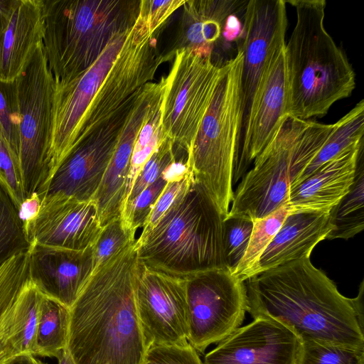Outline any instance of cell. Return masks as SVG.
<instances>
[{
  "label": "cell",
  "instance_id": "1",
  "mask_svg": "<svg viewBox=\"0 0 364 364\" xmlns=\"http://www.w3.org/2000/svg\"><path fill=\"white\" fill-rule=\"evenodd\" d=\"M245 285L247 311L254 318L273 319L301 342L364 349L363 281L356 297H346L310 257H304L262 272Z\"/></svg>",
  "mask_w": 364,
  "mask_h": 364
},
{
  "label": "cell",
  "instance_id": "2",
  "mask_svg": "<svg viewBox=\"0 0 364 364\" xmlns=\"http://www.w3.org/2000/svg\"><path fill=\"white\" fill-rule=\"evenodd\" d=\"M139 266L136 239L94 271L70 309L67 349L75 364H143Z\"/></svg>",
  "mask_w": 364,
  "mask_h": 364
},
{
  "label": "cell",
  "instance_id": "3",
  "mask_svg": "<svg viewBox=\"0 0 364 364\" xmlns=\"http://www.w3.org/2000/svg\"><path fill=\"white\" fill-rule=\"evenodd\" d=\"M296 21L285 45L288 92L286 114L304 120L325 116L348 97L355 75L346 55L324 26L325 0H290Z\"/></svg>",
  "mask_w": 364,
  "mask_h": 364
},
{
  "label": "cell",
  "instance_id": "4",
  "mask_svg": "<svg viewBox=\"0 0 364 364\" xmlns=\"http://www.w3.org/2000/svg\"><path fill=\"white\" fill-rule=\"evenodd\" d=\"M225 218L205 188L194 180L186 196L154 228L136 239L139 263L182 279L228 267Z\"/></svg>",
  "mask_w": 364,
  "mask_h": 364
},
{
  "label": "cell",
  "instance_id": "5",
  "mask_svg": "<svg viewBox=\"0 0 364 364\" xmlns=\"http://www.w3.org/2000/svg\"><path fill=\"white\" fill-rule=\"evenodd\" d=\"M139 0H43V46L56 82L88 69L111 41L129 30Z\"/></svg>",
  "mask_w": 364,
  "mask_h": 364
},
{
  "label": "cell",
  "instance_id": "6",
  "mask_svg": "<svg viewBox=\"0 0 364 364\" xmlns=\"http://www.w3.org/2000/svg\"><path fill=\"white\" fill-rule=\"evenodd\" d=\"M242 54L221 65L210 102L199 125L186 165L227 217L233 199L232 177L243 128Z\"/></svg>",
  "mask_w": 364,
  "mask_h": 364
},
{
  "label": "cell",
  "instance_id": "7",
  "mask_svg": "<svg viewBox=\"0 0 364 364\" xmlns=\"http://www.w3.org/2000/svg\"><path fill=\"white\" fill-rule=\"evenodd\" d=\"M19 118V161L25 198L39 194L49 176L55 82L43 43L16 79Z\"/></svg>",
  "mask_w": 364,
  "mask_h": 364
},
{
  "label": "cell",
  "instance_id": "8",
  "mask_svg": "<svg viewBox=\"0 0 364 364\" xmlns=\"http://www.w3.org/2000/svg\"><path fill=\"white\" fill-rule=\"evenodd\" d=\"M221 66L211 53L194 48H177L162 102L163 132L178 148L190 150L210 102Z\"/></svg>",
  "mask_w": 364,
  "mask_h": 364
},
{
  "label": "cell",
  "instance_id": "9",
  "mask_svg": "<svg viewBox=\"0 0 364 364\" xmlns=\"http://www.w3.org/2000/svg\"><path fill=\"white\" fill-rule=\"evenodd\" d=\"M309 120L287 116L274 136L254 160L234 191L226 218L254 221L287 205L289 169L296 145Z\"/></svg>",
  "mask_w": 364,
  "mask_h": 364
},
{
  "label": "cell",
  "instance_id": "10",
  "mask_svg": "<svg viewBox=\"0 0 364 364\" xmlns=\"http://www.w3.org/2000/svg\"><path fill=\"white\" fill-rule=\"evenodd\" d=\"M186 279L188 342L203 353L240 328L247 311V287L228 267L203 271Z\"/></svg>",
  "mask_w": 364,
  "mask_h": 364
},
{
  "label": "cell",
  "instance_id": "11",
  "mask_svg": "<svg viewBox=\"0 0 364 364\" xmlns=\"http://www.w3.org/2000/svg\"><path fill=\"white\" fill-rule=\"evenodd\" d=\"M138 98L73 146L38 194L41 200L55 197L94 199Z\"/></svg>",
  "mask_w": 364,
  "mask_h": 364
},
{
  "label": "cell",
  "instance_id": "12",
  "mask_svg": "<svg viewBox=\"0 0 364 364\" xmlns=\"http://www.w3.org/2000/svg\"><path fill=\"white\" fill-rule=\"evenodd\" d=\"M130 29L117 35L85 71L67 82L55 81L48 179L77 144L88 109L114 65Z\"/></svg>",
  "mask_w": 364,
  "mask_h": 364
},
{
  "label": "cell",
  "instance_id": "13",
  "mask_svg": "<svg viewBox=\"0 0 364 364\" xmlns=\"http://www.w3.org/2000/svg\"><path fill=\"white\" fill-rule=\"evenodd\" d=\"M136 304L147 348L155 345L188 343L186 279L139 263Z\"/></svg>",
  "mask_w": 364,
  "mask_h": 364
},
{
  "label": "cell",
  "instance_id": "14",
  "mask_svg": "<svg viewBox=\"0 0 364 364\" xmlns=\"http://www.w3.org/2000/svg\"><path fill=\"white\" fill-rule=\"evenodd\" d=\"M286 43L267 64L243 122V139L232 177V185L270 142L287 116L288 77Z\"/></svg>",
  "mask_w": 364,
  "mask_h": 364
},
{
  "label": "cell",
  "instance_id": "15",
  "mask_svg": "<svg viewBox=\"0 0 364 364\" xmlns=\"http://www.w3.org/2000/svg\"><path fill=\"white\" fill-rule=\"evenodd\" d=\"M284 0H250L244 9L242 87L244 120L273 53L286 43L287 6Z\"/></svg>",
  "mask_w": 364,
  "mask_h": 364
},
{
  "label": "cell",
  "instance_id": "16",
  "mask_svg": "<svg viewBox=\"0 0 364 364\" xmlns=\"http://www.w3.org/2000/svg\"><path fill=\"white\" fill-rule=\"evenodd\" d=\"M25 229L31 245L84 251L94 247L103 227L94 199L55 197L41 200L37 216Z\"/></svg>",
  "mask_w": 364,
  "mask_h": 364
},
{
  "label": "cell",
  "instance_id": "17",
  "mask_svg": "<svg viewBox=\"0 0 364 364\" xmlns=\"http://www.w3.org/2000/svg\"><path fill=\"white\" fill-rule=\"evenodd\" d=\"M301 340L287 327L256 318L208 353L203 364H297Z\"/></svg>",
  "mask_w": 364,
  "mask_h": 364
},
{
  "label": "cell",
  "instance_id": "18",
  "mask_svg": "<svg viewBox=\"0 0 364 364\" xmlns=\"http://www.w3.org/2000/svg\"><path fill=\"white\" fill-rule=\"evenodd\" d=\"M28 279L44 296L70 309L94 272L92 248L76 251L33 245Z\"/></svg>",
  "mask_w": 364,
  "mask_h": 364
},
{
  "label": "cell",
  "instance_id": "19",
  "mask_svg": "<svg viewBox=\"0 0 364 364\" xmlns=\"http://www.w3.org/2000/svg\"><path fill=\"white\" fill-rule=\"evenodd\" d=\"M160 95L161 88L157 84L146 85L122 132L94 198L102 227L120 216L134 146L140 129Z\"/></svg>",
  "mask_w": 364,
  "mask_h": 364
},
{
  "label": "cell",
  "instance_id": "20",
  "mask_svg": "<svg viewBox=\"0 0 364 364\" xmlns=\"http://www.w3.org/2000/svg\"><path fill=\"white\" fill-rule=\"evenodd\" d=\"M363 140L345 149L300 183L289 188L291 213L330 211L353 182Z\"/></svg>",
  "mask_w": 364,
  "mask_h": 364
},
{
  "label": "cell",
  "instance_id": "21",
  "mask_svg": "<svg viewBox=\"0 0 364 364\" xmlns=\"http://www.w3.org/2000/svg\"><path fill=\"white\" fill-rule=\"evenodd\" d=\"M43 0H15L0 33V81L16 80L43 43Z\"/></svg>",
  "mask_w": 364,
  "mask_h": 364
},
{
  "label": "cell",
  "instance_id": "22",
  "mask_svg": "<svg viewBox=\"0 0 364 364\" xmlns=\"http://www.w3.org/2000/svg\"><path fill=\"white\" fill-rule=\"evenodd\" d=\"M330 211L290 213L260 257L257 275L310 257L315 246L333 229Z\"/></svg>",
  "mask_w": 364,
  "mask_h": 364
},
{
  "label": "cell",
  "instance_id": "23",
  "mask_svg": "<svg viewBox=\"0 0 364 364\" xmlns=\"http://www.w3.org/2000/svg\"><path fill=\"white\" fill-rule=\"evenodd\" d=\"M247 1L192 0L184 7L185 44L211 53V47L220 37L225 23L237 10L245 9Z\"/></svg>",
  "mask_w": 364,
  "mask_h": 364
},
{
  "label": "cell",
  "instance_id": "24",
  "mask_svg": "<svg viewBox=\"0 0 364 364\" xmlns=\"http://www.w3.org/2000/svg\"><path fill=\"white\" fill-rule=\"evenodd\" d=\"M333 229L326 240H348L364 228V166L363 150L360 152L355 175L348 193L329 212Z\"/></svg>",
  "mask_w": 364,
  "mask_h": 364
},
{
  "label": "cell",
  "instance_id": "25",
  "mask_svg": "<svg viewBox=\"0 0 364 364\" xmlns=\"http://www.w3.org/2000/svg\"><path fill=\"white\" fill-rule=\"evenodd\" d=\"M70 310L63 304L42 294L36 336V355L55 357L67 348Z\"/></svg>",
  "mask_w": 364,
  "mask_h": 364
},
{
  "label": "cell",
  "instance_id": "26",
  "mask_svg": "<svg viewBox=\"0 0 364 364\" xmlns=\"http://www.w3.org/2000/svg\"><path fill=\"white\" fill-rule=\"evenodd\" d=\"M363 134L364 100H361L351 110L333 124V127L325 143L293 186L345 149L360 143L363 140Z\"/></svg>",
  "mask_w": 364,
  "mask_h": 364
},
{
  "label": "cell",
  "instance_id": "27",
  "mask_svg": "<svg viewBox=\"0 0 364 364\" xmlns=\"http://www.w3.org/2000/svg\"><path fill=\"white\" fill-rule=\"evenodd\" d=\"M290 213L289 207L284 205L268 216L253 221L247 247L233 272L241 281L257 276L261 255Z\"/></svg>",
  "mask_w": 364,
  "mask_h": 364
},
{
  "label": "cell",
  "instance_id": "28",
  "mask_svg": "<svg viewBox=\"0 0 364 364\" xmlns=\"http://www.w3.org/2000/svg\"><path fill=\"white\" fill-rule=\"evenodd\" d=\"M164 92L165 90L154 104L135 141L122 208L130 193L136 176L159 145L167 137L163 132L161 124Z\"/></svg>",
  "mask_w": 364,
  "mask_h": 364
},
{
  "label": "cell",
  "instance_id": "29",
  "mask_svg": "<svg viewBox=\"0 0 364 364\" xmlns=\"http://www.w3.org/2000/svg\"><path fill=\"white\" fill-rule=\"evenodd\" d=\"M42 294L28 279L15 301L13 337L21 354L36 356L38 308Z\"/></svg>",
  "mask_w": 364,
  "mask_h": 364
},
{
  "label": "cell",
  "instance_id": "30",
  "mask_svg": "<svg viewBox=\"0 0 364 364\" xmlns=\"http://www.w3.org/2000/svg\"><path fill=\"white\" fill-rule=\"evenodd\" d=\"M31 246L18 210L0 184V267L15 255L28 252Z\"/></svg>",
  "mask_w": 364,
  "mask_h": 364
},
{
  "label": "cell",
  "instance_id": "31",
  "mask_svg": "<svg viewBox=\"0 0 364 364\" xmlns=\"http://www.w3.org/2000/svg\"><path fill=\"white\" fill-rule=\"evenodd\" d=\"M297 364H364V349L317 341L301 342Z\"/></svg>",
  "mask_w": 364,
  "mask_h": 364
},
{
  "label": "cell",
  "instance_id": "32",
  "mask_svg": "<svg viewBox=\"0 0 364 364\" xmlns=\"http://www.w3.org/2000/svg\"><path fill=\"white\" fill-rule=\"evenodd\" d=\"M28 280V252L15 255L0 267V318L15 302Z\"/></svg>",
  "mask_w": 364,
  "mask_h": 364
},
{
  "label": "cell",
  "instance_id": "33",
  "mask_svg": "<svg viewBox=\"0 0 364 364\" xmlns=\"http://www.w3.org/2000/svg\"><path fill=\"white\" fill-rule=\"evenodd\" d=\"M175 146L174 143L168 137L161 141L136 176L121 212L127 203L154 183L176 161Z\"/></svg>",
  "mask_w": 364,
  "mask_h": 364
},
{
  "label": "cell",
  "instance_id": "34",
  "mask_svg": "<svg viewBox=\"0 0 364 364\" xmlns=\"http://www.w3.org/2000/svg\"><path fill=\"white\" fill-rule=\"evenodd\" d=\"M167 183L168 180L164 173L154 183L125 205L120 213V218L127 231L135 234L139 228L143 227Z\"/></svg>",
  "mask_w": 364,
  "mask_h": 364
},
{
  "label": "cell",
  "instance_id": "35",
  "mask_svg": "<svg viewBox=\"0 0 364 364\" xmlns=\"http://www.w3.org/2000/svg\"><path fill=\"white\" fill-rule=\"evenodd\" d=\"M0 130L19 158V118L16 80L0 81Z\"/></svg>",
  "mask_w": 364,
  "mask_h": 364
},
{
  "label": "cell",
  "instance_id": "36",
  "mask_svg": "<svg viewBox=\"0 0 364 364\" xmlns=\"http://www.w3.org/2000/svg\"><path fill=\"white\" fill-rule=\"evenodd\" d=\"M135 240V234L124 229L120 216L107 223L92 247L94 271Z\"/></svg>",
  "mask_w": 364,
  "mask_h": 364
},
{
  "label": "cell",
  "instance_id": "37",
  "mask_svg": "<svg viewBox=\"0 0 364 364\" xmlns=\"http://www.w3.org/2000/svg\"><path fill=\"white\" fill-rule=\"evenodd\" d=\"M0 184L18 210L25 199L19 158L11 150L1 130Z\"/></svg>",
  "mask_w": 364,
  "mask_h": 364
},
{
  "label": "cell",
  "instance_id": "38",
  "mask_svg": "<svg viewBox=\"0 0 364 364\" xmlns=\"http://www.w3.org/2000/svg\"><path fill=\"white\" fill-rule=\"evenodd\" d=\"M224 226L225 259L228 267L234 272L247 247L253 221L245 218H228L225 219Z\"/></svg>",
  "mask_w": 364,
  "mask_h": 364
},
{
  "label": "cell",
  "instance_id": "39",
  "mask_svg": "<svg viewBox=\"0 0 364 364\" xmlns=\"http://www.w3.org/2000/svg\"><path fill=\"white\" fill-rule=\"evenodd\" d=\"M193 181L191 171L181 179L168 181L146 220L141 234L154 228L167 211L186 196Z\"/></svg>",
  "mask_w": 364,
  "mask_h": 364
},
{
  "label": "cell",
  "instance_id": "40",
  "mask_svg": "<svg viewBox=\"0 0 364 364\" xmlns=\"http://www.w3.org/2000/svg\"><path fill=\"white\" fill-rule=\"evenodd\" d=\"M143 364H203L196 350L186 345H155L149 346Z\"/></svg>",
  "mask_w": 364,
  "mask_h": 364
},
{
  "label": "cell",
  "instance_id": "41",
  "mask_svg": "<svg viewBox=\"0 0 364 364\" xmlns=\"http://www.w3.org/2000/svg\"><path fill=\"white\" fill-rule=\"evenodd\" d=\"M186 1L181 0H141L140 16L144 20L149 31L154 33L168 18Z\"/></svg>",
  "mask_w": 364,
  "mask_h": 364
},
{
  "label": "cell",
  "instance_id": "42",
  "mask_svg": "<svg viewBox=\"0 0 364 364\" xmlns=\"http://www.w3.org/2000/svg\"><path fill=\"white\" fill-rule=\"evenodd\" d=\"M15 317L14 302L0 318V364H4L12 357L21 354L13 338Z\"/></svg>",
  "mask_w": 364,
  "mask_h": 364
},
{
  "label": "cell",
  "instance_id": "43",
  "mask_svg": "<svg viewBox=\"0 0 364 364\" xmlns=\"http://www.w3.org/2000/svg\"><path fill=\"white\" fill-rule=\"evenodd\" d=\"M41 205V199L37 193H33L21 203L18 208V213L25 228L37 216Z\"/></svg>",
  "mask_w": 364,
  "mask_h": 364
},
{
  "label": "cell",
  "instance_id": "44",
  "mask_svg": "<svg viewBox=\"0 0 364 364\" xmlns=\"http://www.w3.org/2000/svg\"><path fill=\"white\" fill-rule=\"evenodd\" d=\"M242 31V23L235 14H231L227 18L222 35L227 41H233L241 38Z\"/></svg>",
  "mask_w": 364,
  "mask_h": 364
},
{
  "label": "cell",
  "instance_id": "45",
  "mask_svg": "<svg viewBox=\"0 0 364 364\" xmlns=\"http://www.w3.org/2000/svg\"><path fill=\"white\" fill-rule=\"evenodd\" d=\"M15 0H0V33L6 26Z\"/></svg>",
  "mask_w": 364,
  "mask_h": 364
},
{
  "label": "cell",
  "instance_id": "46",
  "mask_svg": "<svg viewBox=\"0 0 364 364\" xmlns=\"http://www.w3.org/2000/svg\"><path fill=\"white\" fill-rule=\"evenodd\" d=\"M4 364H45L30 354H19L12 357Z\"/></svg>",
  "mask_w": 364,
  "mask_h": 364
},
{
  "label": "cell",
  "instance_id": "47",
  "mask_svg": "<svg viewBox=\"0 0 364 364\" xmlns=\"http://www.w3.org/2000/svg\"><path fill=\"white\" fill-rule=\"evenodd\" d=\"M58 364H75L67 348L60 350L55 357Z\"/></svg>",
  "mask_w": 364,
  "mask_h": 364
}]
</instances>
